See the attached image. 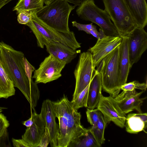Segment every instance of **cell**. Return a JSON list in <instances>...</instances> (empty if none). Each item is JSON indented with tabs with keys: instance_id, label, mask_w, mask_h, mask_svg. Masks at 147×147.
<instances>
[{
	"instance_id": "cell-1",
	"label": "cell",
	"mask_w": 147,
	"mask_h": 147,
	"mask_svg": "<svg viewBox=\"0 0 147 147\" xmlns=\"http://www.w3.org/2000/svg\"><path fill=\"white\" fill-rule=\"evenodd\" d=\"M23 52L14 49L3 41L0 42V61L14 87L18 88L35 111L40 96L37 84L30 82L26 73Z\"/></svg>"
},
{
	"instance_id": "cell-2",
	"label": "cell",
	"mask_w": 147,
	"mask_h": 147,
	"mask_svg": "<svg viewBox=\"0 0 147 147\" xmlns=\"http://www.w3.org/2000/svg\"><path fill=\"white\" fill-rule=\"evenodd\" d=\"M52 103L59 123L58 147H68L71 141L85 133L88 129L82 125L80 113L74 108L65 95Z\"/></svg>"
},
{
	"instance_id": "cell-3",
	"label": "cell",
	"mask_w": 147,
	"mask_h": 147,
	"mask_svg": "<svg viewBox=\"0 0 147 147\" xmlns=\"http://www.w3.org/2000/svg\"><path fill=\"white\" fill-rule=\"evenodd\" d=\"M36 11H30L32 19L26 25L35 35L38 47L43 48L49 42L55 41L64 44L75 50L81 47L80 44L76 40L73 32L65 33L54 30L37 17Z\"/></svg>"
},
{
	"instance_id": "cell-4",
	"label": "cell",
	"mask_w": 147,
	"mask_h": 147,
	"mask_svg": "<svg viewBox=\"0 0 147 147\" xmlns=\"http://www.w3.org/2000/svg\"><path fill=\"white\" fill-rule=\"evenodd\" d=\"M76 7L70 5L64 0H55L37 11L36 15L39 19L54 30L68 33L70 31L68 26L69 16Z\"/></svg>"
},
{
	"instance_id": "cell-5",
	"label": "cell",
	"mask_w": 147,
	"mask_h": 147,
	"mask_svg": "<svg viewBox=\"0 0 147 147\" xmlns=\"http://www.w3.org/2000/svg\"><path fill=\"white\" fill-rule=\"evenodd\" d=\"M119 46L105 57L97 66L100 74L103 90L115 98L122 86L119 61Z\"/></svg>"
},
{
	"instance_id": "cell-6",
	"label": "cell",
	"mask_w": 147,
	"mask_h": 147,
	"mask_svg": "<svg viewBox=\"0 0 147 147\" xmlns=\"http://www.w3.org/2000/svg\"><path fill=\"white\" fill-rule=\"evenodd\" d=\"M76 11L81 19L99 26L106 36H120L107 12L98 7L94 0H81Z\"/></svg>"
},
{
	"instance_id": "cell-7",
	"label": "cell",
	"mask_w": 147,
	"mask_h": 147,
	"mask_svg": "<svg viewBox=\"0 0 147 147\" xmlns=\"http://www.w3.org/2000/svg\"><path fill=\"white\" fill-rule=\"evenodd\" d=\"M102 1L120 37L127 36L138 26L124 0Z\"/></svg>"
},
{
	"instance_id": "cell-8",
	"label": "cell",
	"mask_w": 147,
	"mask_h": 147,
	"mask_svg": "<svg viewBox=\"0 0 147 147\" xmlns=\"http://www.w3.org/2000/svg\"><path fill=\"white\" fill-rule=\"evenodd\" d=\"M95 70L91 53L88 51L81 53L74 72L76 85L71 102L90 84Z\"/></svg>"
},
{
	"instance_id": "cell-9",
	"label": "cell",
	"mask_w": 147,
	"mask_h": 147,
	"mask_svg": "<svg viewBox=\"0 0 147 147\" xmlns=\"http://www.w3.org/2000/svg\"><path fill=\"white\" fill-rule=\"evenodd\" d=\"M66 64L65 62L49 54L34 71L32 78L36 84H46L56 80L61 76V72Z\"/></svg>"
},
{
	"instance_id": "cell-10",
	"label": "cell",
	"mask_w": 147,
	"mask_h": 147,
	"mask_svg": "<svg viewBox=\"0 0 147 147\" xmlns=\"http://www.w3.org/2000/svg\"><path fill=\"white\" fill-rule=\"evenodd\" d=\"M130 68L140 59L147 48V33L144 28L137 26L127 36Z\"/></svg>"
},
{
	"instance_id": "cell-11",
	"label": "cell",
	"mask_w": 147,
	"mask_h": 147,
	"mask_svg": "<svg viewBox=\"0 0 147 147\" xmlns=\"http://www.w3.org/2000/svg\"><path fill=\"white\" fill-rule=\"evenodd\" d=\"M97 108L108 123L111 121L121 128L125 126L126 116L112 96L105 97L102 95Z\"/></svg>"
},
{
	"instance_id": "cell-12",
	"label": "cell",
	"mask_w": 147,
	"mask_h": 147,
	"mask_svg": "<svg viewBox=\"0 0 147 147\" xmlns=\"http://www.w3.org/2000/svg\"><path fill=\"white\" fill-rule=\"evenodd\" d=\"M40 114L49 132L51 147H58L59 127L55 121L56 117L52 101L47 99L43 101Z\"/></svg>"
},
{
	"instance_id": "cell-13",
	"label": "cell",
	"mask_w": 147,
	"mask_h": 147,
	"mask_svg": "<svg viewBox=\"0 0 147 147\" xmlns=\"http://www.w3.org/2000/svg\"><path fill=\"white\" fill-rule=\"evenodd\" d=\"M122 39L120 36H107L98 40L95 45L88 50L92 54L94 68L102 59L120 45Z\"/></svg>"
},
{
	"instance_id": "cell-14",
	"label": "cell",
	"mask_w": 147,
	"mask_h": 147,
	"mask_svg": "<svg viewBox=\"0 0 147 147\" xmlns=\"http://www.w3.org/2000/svg\"><path fill=\"white\" fill-rule=\"evenodd\" d=\"M144 91H142L138 92L136 90L123 91L114 98L121 110L125 114L134 110L139 113H142L141 107L144 100L146 97L140 98V96Z\"/></svg>"
},
{
	"instance_id": "cell-15",
	"label": "cell",
	"mask_w": 147,
	"mask_h": 147,
	"mask_svg": "<svg viewBox=\"0 0 147 147\" xmlns=\"http://www.w3.org/2000/svg\"><path fill=\"white\" fill-rule=\"evenodd\" d=\"M45 126L40 114L35 113L34 120L33 124L27 127L22 139L30 147H37L45 131Z\"/></svg>"
},
{
	"instance_id": "cell-16",
	"label": "cell",
	"mask_w": 147,
	"mask_h": 147,
	"mask_svg": "<svg viewBox=\"0 0 147 147\" xmlns=\"http://www.w3.org/2000/svg\"><path fill=\"white\" fill-rule=\"evenodd\" d=\"M45 46L47 52L57 59L65 62L66 64L70 63L77 56L78 52L61 42L51 41Z\"/></svg>"
},
{
	"instance_id": "cell-17",
	"label": "cell",
	"mask_w": 147,
	"mask_h": 147,
	"mask_svg": "<svg viewBox=\"0 0 147 147\" xmlns=\"http://www.w3.org/2000/svg\"><path fill=\"white\" fill-rule=\"evenodd\" d=\"M138 26L144 28L147 24L146 0H124Z\"/></svg>"
},
{
	"instance_id": "cell-18",
	"label": "cell",
	"mask_w": 147,
	"mask_h": 147,
	"mask_svg": "<svg viewBox=\"0 0 147 147\" xmlns=\"http://www.w3.org/2000/svg\"><path fill=\"white\" fill-rule=\"evenodd\" d=\"M102 88L100 74L95 69L90 84L86 107L94 109L97 107L102 95Z\"/></svg>"
},
{
	"instance_id": "cell-19",
	"label": "cell",
	"mask_w": 147,
	"mask_h": 147,
	"mask_svg": "<svg viewBox=\"0 0 147 147\" xmlns=\"http://www.w3.org/2000/svg\"><path fill=\"white\" fill-rule=\"evenodd\" d=\"M119 45V61L120 78L122 86L126 83L131 69L128 49V39L127 36L123 37Z\"/></svg>"
},
{
	"instance_id": "cell-20",
	"label": "cell",
	"mask_w": 147,
	"mask_h": 147,
	"mask_svg": "<svg viewBox=\"0 0 147 147\" xmlns=\"http://www.w3.org/2000/svg\"><path fill=\"white\" fill-rule=\"evenodd\" d=\"M14 87L0 61V98H7L14 95Z\"/></svg>"
},
{
	"instance_id": "cell-21",
	"label": "cell",
	"mask_w": 147,
	"mask_h": 147,
	"mask_svg": "<svg viewBox=\"0 0 147 147\" xmlns=\"http://www.w3.org/2000/svg\"><path fill=\"white\" fill-rule=\"evenodd\" d=\"M125 126L127 132L137 134L142 131L145 132L147 125L140 117L138 113H129L126 116Z\"/></svg>"
},
{
	"instance_id": "cell-22",
	"label": "cell",
	"mask_w": 147,
	"mask_h": 147,
	"mask_svg": "<svg viewBox=\"0 0 147 147\" xmlns=\"http://www.w3.org/2000/svg\"><path fill=\"white\" fill-rule=\"evenodd\" d=\"M101 146L89 129L85 133L71 141L68 147H100Z\"/></svg>"
},
{
	"instance_id": "cell-23",
	"label": "cell",
	"mask_w": 147,
	"mask_h": 147,
	"mask_svg": "<svg viewBox=\"0 0 147 147\" xmlns=\"http://www.w3.org/2000/svg\"><path fill=\"white\" fill-rule=\"evenodd\" d=\"M44 3V0H19L13 11H16L17 14L24 11H37L43 7Z\"/></svg>"
},
{
	"instance_id": "cell-24",
	"label": "cell",
	"mask_w": 147,
	"mask_h": 147,
	"mask_svg": "<svg viewBox=\"0 0 147 147\" xmlns=\"http://www.w3.org/2000/svg\"><path fill=\"white\" fill-rule=\"evenodd\" d=\"M89 85L90 84L78 94L73 102H71L75 109L78 110L82 107H86Z\"/></svg>"
},
{
	"instance_id": "cell-25",
	"label": "cell",
	"mask_w": 147,
	"mask_h": 147,
	"mask_svg": "<svg viewBox=\"0 0 147 147\" xmlns=\"http://www.w3.org/2000/svg\"><path fill=\"white\" fill-rule=\"evenodd\" d=\"M72 26L76 27L79 30L83 31L88 34L94 36L98 30L96 26L91 23L89 24H82L77 22L76 21L72 22Z\"/></svg>"
},
{
	"instance_id": "cell-26",
	"label": "cell",
	"mask_w": 147,
	"mask_h": 147,
	"mask_svg": "<svg viewBox=\"0 0 147 147\" xmlns=\"http://www.w3.org/2000/svg\"><path fill=\"white\" fill-rule=\"evenodd\" d=\"M147 87L146 83H140L138 81H134L123 85L121 87V89L123 91H133L136 90V89L145 91Z\"/></svg>"
},
{
	"instance_id": "cell-27",
	"label": "cell",
	"mask_w": 147,
	"mask_h": 147,
	"mask_svg": "<svg viewBox=\"0 0 147 147\" xmlns=\"http://www.w3.org/2000/svg\"><path fill=\"white\" fill-rule=\"evenodd\" d=\"M86 113L88 121L92 126L96 123L102 114L97 108L95 109L87 108Z\"/></svg>"
},
{
	"instance_id": "cell-28",
	"label": "cell",
	"mask_w": 147,
	"mask_h": 147,
	"mask_svg": "<svg viewBox=\"0 0 147 147\" xmlns=\"http://www.w3.org/2000/svg\"><path fill=\"white\" fill-rule=\"evenodd\" d=\"M31 19L30 12L24 11L19 12L18 14L17 20L18 23L20 24L26 25Z\"/></svg>"
},
{
	"instance_id": "cell-29",
	"label": "cell",
	"mask_w": 147,
	"mask_h": 147,
	"mask_svg": "<svg viewBox=\"0 0 147 147\" xmlns=\"http://www.w3.org/2000/svg\"><path fill=\"white\" fill-rule=\"evenodd\" d=\"M9 125V121L6 117L0 113V138L7 132V128Z\"/></svg>"
},
{
	"instance_id": "cell-30",
	"label": "cell",
	"mask_w": 147,
	"mask_h": 147,
	"mask_svg": "<svg viewBox=\"0 0 147 147\" xmlns=\"http://www.w3.org/2000/svg\"><path fill=\"white\" fill-rule=\"evenodd\" d=\"M50 142V136L48 129L45 127V132L38 147H47Z\"/></svg>"
},
{
	"instance_id": "cell-31",
	"label": "cell",
	"mask_w": 147,
	"mask_h": 147,
	"mask_svg": "<svg viewBox=\"0 0 147 147\" xmlns=\"http://www.w3.org/2000/svg\"><path fill=\"white\" fill-rule=\"evenodd\" d=\"M24 67L26 75L30 82L33 81L32 75L35 70V67L31 65L25 57L24 58Z\"/></svg>"
},
{
	"instance_id": "cell-32",
	"label": "cell",
	"mask_w": 147,
	"mask_h": 147,
	"mask_svg": "<svg viewBox=\"0 0 147 147\" xmlns=\"http://www.w3.org/2000/svg\"><path fill=\"white\" fill-rule=\"evenodd\" d=\"M13 146L14 147H30L24 140L22 139H12Z\"/></svg>"
},
{
	"instance_id": "cell-33",
	"label": "cell",
	"mask_w": 147,
	"mask_h": 147,
	"mask_svg": "<svg viewBox=\"0 0 147 147\" xmlns=\"http://www.w3.org/2000/svg\"><path fill=\"white\" fill-rule=\"evenodd\" d=\"M35 112L36 111H34L33 113H32L31 117L30 118L23 122V124L26 126V127L30 126L34 123L35 117Z\"/></svg>"
},
{
	"instance_id": "cell-34",
	"label": "cell",
	"mask_w": 147,
	"mask_h": 147,
	"mask_svg": "<svg viewBox=\"0 0 147 147\" xmlns=\"http://www.w3.org/2000/svg\"><path fill=\"white\" fill-rule=\"evenodd\" d=\"M12 0H0V9Z\"/></svg>"
},
{
	"instance_id": "cell-35",
	"label": "cell",
	"mask_w": 147,
	"mask_h": 147,
	"mask_svg": "<svg viewBox=\"0 0 147 147\" xmlns=\"http://www.w3.org/2000/svg\"><path fill=\"white\" fill-rule=\"evenodd\" d=\"M55 0H44V3L45 5H49Z\"/></svg>"
},
{
	"instance_id": "cell-36",
	"label": "cell",
	"mask_w": 147,
	"mask_h": 147,
	"mask_svg": "<svg viewBox=\"0 0 147 147\" xmlns=\"http://www.w3.org/2000/svg\"><path fill=\"white\" fill-rule=\"evenodd\" d=\"M7 108L4 107H0V113H1L3 111V110L7 109Z\"/></svg>"
}]
</instances>
